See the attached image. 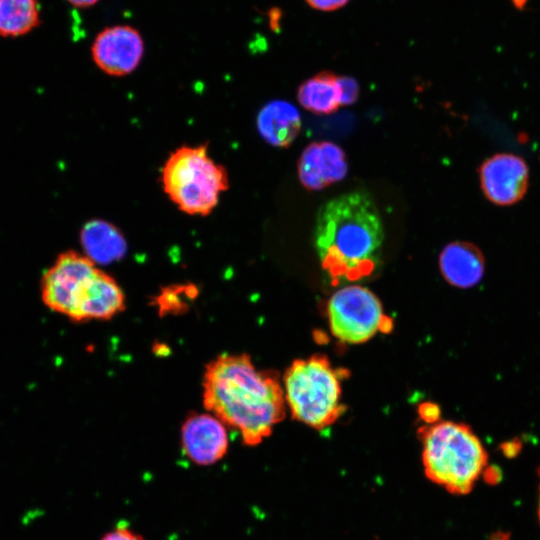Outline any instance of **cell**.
Masks as SVG:
<instances>
[{"instance_id":"7c38bea8","label":"cell","mask_w":540,"mask_h":540,"mask_svg":"<svg viewBox=\"0 0 540 540\" xmlns=\"http://www.w3.org/2000/svg\"><path fill=\"white\" fill-rule=\"evenodd\" d=\"M439 268L449 284L467 289L483 278L485 259L482 251L473 243L454 241L441 251Z\"/></svg>"},{"instance_id":"ac0fdd59","label":"cell","mask_w":540,"mask_h":540,"mask_svg":"<svg viewBox=\"0 0 540 540\" xmlns=\"http://www.w3.org/2000/svg\"><path fill=\"white\" fill-rule=\"evenodd\" d=\"M338 84L341 106L355 103L359 95V85L357 81L350 76H338Z\"/></svg>"},{"instance_id":"2e32d148","label":"cell","mask_w":540,"mask_h":540,"mask_svg":"<svg viewBox=\"0 0 540 540\" xmlns=\"http://www.w3.org/2000/svg\"><path fill=\"white\" fill-rule=\"evenodd\" d=\"M38 0H0V36L20 37L39 26Z\"/></svg>"},{"instance_id":"603a6c76","label":"cell","mask_w":540,"mask_h":540,"mask_svg":"<svg viewBox=\"0 0 540 540\" xmlns=\"http://www.w3.org/2000/svg\"><path fill=\"white\" fill-rule=\"evenodd\" d=\"M511 2L516 9L522 11L525 9L528 0H511Z\"/></svg>"},{"instance_id":"8992f818","label":"cell","mask_w":540,"mask_h":540,"mask_svg":"<svg viewBox=\"0 0 540 540\" xmlns=\"http://www.w3.org/2000/svg\"><path fill=\"white\" fill-rule=\"evenodd\" d=\"M348 371L324 355L296 359L284 374V396L294 419L315 429L332 425L343 413L342 381Z\"/></svg>"},{"instance_id":"4fadbf2b","label":"cell","mask_w":540,"mask_h":540,"mask_svg":"<svg viewBox=\"0 0 540 540\" xmlns=\"http://www.w3.org/2000/svg\"><path fill=\"white\" fill-rule=\"evenodd\" d=\"M257 128L261 137L270 145L289 147L301 130L298 109L285 100H272L264 105L257 116Z\"/></svg>"},{"instance_id":"ffe728a7","label":"cell","mask_w":540,"mask_h":540,"mask_svg":"<svg viewBox=\"0 0 540 540\" xmlns=\"http://www.w3.org/2000/svg\"><path fill=\"white\" fill-rule=\"evenodd\" d=\"M305 2L318 11H334L345 6L349 0H305Z\"/></svg>"},{"instance_id":"7a4b0ae2","label":"cell","mask_w":540,"mask_h":540,"mask_svg":"<svg viewBox=\"0 0 540 540\" xmlns=\"http://www.w3.org/2000/svg\"><path fill=\"white\" fill-rule=\"evenodd\" d=\"M383 242L380 213L365 191L337 196L317 213L316 252L322 268L335 283L370 276L380 264Z\"/></svg>"},{"instance_id":"9c48e42d","label":"cell","mask_w":540,"mask_h":540,"mask_svg":"<svg viewBox=\"0 0 540 540\" xmlns=\"http://www.w3.org/2000/svg\"><path fill=\"white\" fill-rule=\"evenodd\" d=\"M92 60L110 76H126L134 72L144 55L140 32L129 25H114L97 34L91 46Z\"/></svg>"},{"instance_id":"d6986e66","label":"cell","mask_w":540,"mask_h":540,"mask_svg":"<svg viewBox=\"0 0 540 540\" xmlns=\"http://www.w3.org/2000/svg\"><path fill=\"white\" fill-rule=\"evenodd\" d=\"M100 540H145L144 537L130 528L128 525L121 523L115 526L110 531L106 532Z\"/></svg>"},{"instance_id":"44dd1931","label":"cell","mask_w":540,"mask_h":540,"mask_svg":"<svg viewBox=\"0 0 540 540\" xmlns=\"http://www.w3.org/2000/svg\"><path fill=\"white\" fill-rule=\"evenodd\" d=\"M420 414L428 424H432L439 421L440 410L435 404H425Z\"/></svg>"},{"instance_id":"277c9868","label":"cell","mask_w":540,"mask_h":540,"mask_svg":"<svg viewBox=\"0 0 540 540\" xmlns=\"http://www.w3.org/2000/svg\"><path fill=\"white\" fill-rule=\"evenodd\" d=\"M424 472L454 494L469 493L487 468L480 439L464 423L437 421L420 429Z\"/></svg>"},{"instance_id":"cb8c5ba5","label":"cell","mask_w":540,"mask_h":540,"mask_svg":"<svg viewBox=\"0 0 540 540\" xmlns=\"http://www.w3.org/2000/svg\"><path fill=\"white\" fill-rule=\"evenodd\" d=\"M538 517H539V520H540V495H539Z\"/></svg>"},{"instance_id":"9a60e30c","label":"cell","mask_w":540,"mask_h":540,"mask_svg":"<svg viewBox=\"0 0 540 540\" xmlns=\"http://www.w3.org/2000/svg\"><path fill=\"white\" fill-rule=\"evenodd\" d=\"M297 98L306 110L317 115H329L341 106L338 75L322 71L305 80L298 88Z\"/></svg>"},{"instance_id":"e0dca14e","label":"cell","mask_w":540,"mask_h":540,"mask_svg":"<svg viewBox=\"0 0 540 540\" xmlns=\"http://www.w3.org/2000/svg\"><path fill=\"white\" fill-rule=\"evenodd\" d=\"M198 294L193 284L167 286L155 297L156 306L161 314H179L189 307V301Z\"/></svg>"},{"instance_id":"3957f363","label":"cell","mask_w":540,"mask_h":540,"mask_svg":"<svg viewBox=\"0 0 540 540\" xmlns=\"http://www.w3.org/2000/svg\"><path fill=\"white\" fill-rule=\"evenodd\" d=\"M44 304L74 322L110 320L125 309L116 279L84 253H61L41 283Z\"/></svg>"},{"instance_id":"7402d4cb","label":"cell","mask_w":540,"mask_h":540,"mask_svg":"<svg viewBox=\"0 0 540 540\" xmlns=\"http://www.w3.org/2000/svg\"><path fill=\"white\" fill-rule=\"evenodd\" d=\"M76 8H87L97 4L100 0H65Z\"/></svg>"},{"instance_id":"6da1fadb","label":"cell","mask_w":540,"mask_h":540,"mask_svg":"<svg viewBox=\"0 0 540 540\" xmlns=\"http://www.w3.org/2000/svg\"><path fill=\"white\" fill-rule=\"evenodd\" d=\"M202 403L248 446L270 436L286 405L277 374L257 369L245 353H223L205 365Z\"/></svg>"},{"instance_id":"8fae6325","label":"cell","mask_w":540,"mask_h":540,"mask_svg":"<svg viewBox=\"0 0 540 540\" xmlns=\"http://www.w3.org/2000/svg\"><path fill=\"white\" fill-rule=\"evenodd\" d=\"M348 171L346 154L329 141L310 143L298 162V176L308 190H321L345 178Z\"/></svg>"},{"instance_id":"30bf717a","label":"cell","mask_w":540,"mask_h":540,"mask_svg":"<svg viewBox=\"0 0 540 540\" xmlns=\"http://www.w3.org/2000/svg\"><path fill=\"white\" fill-rule=\"evenodd\" d=\"M181 449L195 465L211 466L229 449L227 426L210 412L190 413L180 429Z\"/></svg>"},{"instance_id":"5bb4252c","label":"cell","mask_w":540,"mask_h":540,"mask_svg":"<svg viewBox=\"0 0 540 540\" xmlns=\"http://www.w3.org/2000/svg\"><path fill=\"white\" fill-rule=\"evenodd\" d=\"M83 253L98 264L119 260L126 252V242L120 231L103 220L89 221L80 235Z\"/></svg>"},{"instance_id":"ba28073f","label":"cell","mask_w":540,"mask_h":540,"mask_svg":"<svg viewBox=\"0 0 540 540\" xmlns=\"http://www.w3.org/2000/svg\"><path fill=\"white\" fill-rule=\"evenodd\" d=\"M478 176L484 196L498 206L518 203L529 188L528 165L513 153H497L488 157L480 165Z\"/></svg>"},{"instance_id":"5b68a950","label":"cell","mask_w":540,"mask_h":540,"mask_svg":"<svg viewBox=\"0 0 540 540\" xmlns=\"http://www.w3.org/2000/svg\"><path fill=\"white\" fill-rule=\"evenodd\" d=\"M160 181L169 200L191 216L210 214L229 188L227 170L209 155L206 145H184L172 151Z\"/></svg>"},{"instance_id":"52a82bcc","label":"cell","mask_w":540,"mask_h":540,"mask_svg":"<svg viewBox=\"0 0 540 540\" xmlns=\"http://www.w3.org/2000/svg\"><path fill=\"white\" fill-rule=\"evenodd\" d=\"M327 317L333 336L349 344L364 343L393 327V320L385 314L379 298L360 285H347L335 291L327 303Z\"/></svg>"}]
</instances>
